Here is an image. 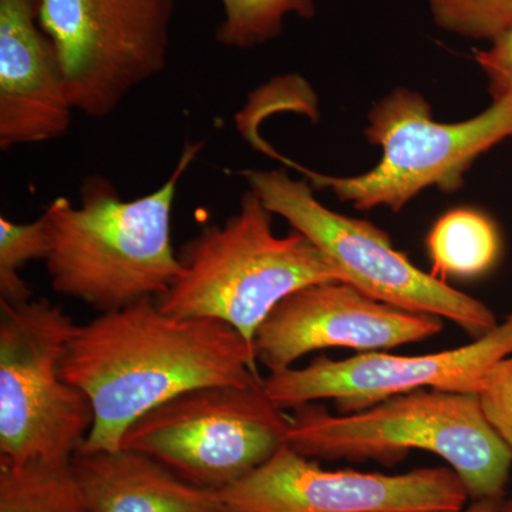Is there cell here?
<instances>
[{
  "mask_svg": "<svg viewBox=\"0 0 512 512\" xmlns=\"http://www.w3.org/2000/svg\"><path fill=\"white\" fill-rule=\"evenodd\" d=\"M62 372L93 406L82 451L119 450L134 421L178 394L264 383L254 348L238 330L220 320L170 315L157 299L79 325Z\"/></svg>",
  "mask_w": 512,
  "mask_h": 512,
  "instance_id": "obj_1",
  "label": "cell"
},
{
  "mask_svg": "<svg viewBox=\"0 0 512 512\" xmlns=\"http://www.w3.org/2000/svg\"><path fill=\"white\" fill-rule=\"evenodd\" d=\"M202 147L187 141L168 180L136 200H123L107 178L93 175L83 181L79 205L66 197L50 202L43 215L53 291L99 313L161 298L183 271L171 241V211Z\"/></svg>",
  "mask_w": 512,
  "mask_h": 512,
  "instance_id": "obj_2",
  "label": "cell"
},
{
  "mask_svg": "<svg viewBox=\"0 0 512 512\" xmlns=\"http://www.w3.org/2000/svg\"><path fill=\"white\" fill-rule=\"evenodd\" d=\"M286 444L313 460L396 464L409 451L443 458L471 500H504L512 451L485 419L477 394L417 390L363 412L332 414L318 403L289 416Z\"/></svg>",
  "mask_w": 512,
  "mask_h": 512,
  "instance_id": "obj_3",
  "label": "cell"
},
{
  "mask_svg": "<svg viewBox=\"0 0 512 512\" xmlns=\"http://www.w3.org/2000/svg\"><path fill=\"white\" fill-rule=\"evenodd\" d=\"M274 214L254 191L244 192L237 214L210 224L178 252L183 271L157 299L180 318L220 320L249 343L285 298L322 282H349L343 269L311 239L292 229L278 237Z\"/></svg>",
  "mask_w": 512,
  "mask_h": 512,
  "instance_id": "obj_4",
  "label": "cell"
},
{
  "mask_svg": "<svg viewBox=\"0 0 512 512\" xmlns=\"http://www.w3.org/2000/svg\"><path fill=\"white\" fill-rule=\"evenodd\" d=\"M365 136L382 148L373 170L355 177H332L308 170L276 153L264 141L259 150L295 168L316 190H329L359 211L386 207L402 211L429 187L453 194L463 187L464 175L481 154L512 137V92L461 123H437L420 93L397 89L370 111Z\"/></svg>",
  "mask_w": 512,
  "mask_h": 512,
  "instance_id": "obj_5",
  "label": "cell"
},
{
  "mask_svg": "<svg viewBox=\"0 0 512 512\" xmlns=\"http://www.w3.org/2000/svg\"><path fill=\"white\" fill-rule=\"evenodd\" d=\"M77 328L47 299L0 301V463H70L86 443L92 403L62 372Z\"/></svg>",
  "mask_w": 512,
  "mask_h": 512,
  "instance_id": "obj_6",
  "label": "cell"
},
{
  "mask_svg": "<svg viewBox=\"0 0 512 512\" xmlns=\"http://www.w3.org/2000/svg\"><path fill=\"white\" fill-rule=\"evenodd\" d=\"M288 414L264 383L198 387L134 421L121 448L156 458L178 477L221 491L248 476L286 444Z\"/></svg>",
  "mask_w": 512,
  "mask_h": 512,
  "instance_id": "obj_7",
  "label": "cell"
},
{
  "mask_svg": "<svg viewBox=\"0 0 512 512\" xmlns=\"http://www.w3.org/2000/svg\"><path fill=\"white\" fill-rule=\"evenodd\" d=\"M242 175L272 214L311 239L370 298L451 320L473 339L500 323L484 302L413 265L382 229L323 207L305 180H292L282 170H247Z\"/></svg>",
  "mask_w": 512,
  "mask_h": 512,
  "instance_id": "obj_8",
  "label": "cell"
},
{
  "mask_svg": "<svg viewBox=\"0 0 512 512\" xmlns=\"http://www.w3.org/2000/svg\"><path fill=\"white\" fill-rule=\"evenodd\" d=\"M73 109L103 119L164 69L174 0H36Z\"/></svg>",
  "mask_w": 512,
  "mask_h": 512,
  "instance_id": "obj_9",
  "label": "cell"
},
{
  "mask_svg": "<svg viewBox=\"0 0 512 512\" xmlns=\"http://www.w3.org/2000/svg\"><path fill=\"white\" fill-rule=\"evenodd\" d=\"M220 495L225 512H458L470 500L448 466L402 474L325 470L288 444Z\"/></svg>",
  "mask_w": 512,
  "mask_h": 512,
  "instance_id": "obj_10",
  "label": "cell"
},
{
  "mask_svg": "<svg viewBox=\"0 0 512 512\" xmlns=\"http://www.w3.org/2000/svg\"><path fill=\"white\" fill-rule=\"evenodd\" d=\"M510 355L512 313L457 349L421 356L367 352L343 360L319 356L311 365L269 373L264 387L282 410L333 400L338 414H352L417 390L477 394L490 370Z\"/></svg>",
  "mask_w": 512,
  "mask_h": 512,
  "instance_id": "obj_11",
  "label": "cell"
},
{
  "mask_svg": "<svg viewBox=\"0 0 512 512\" xmlns=\"http://www.w3.org/2000/svg\"><path fill=\"white\" fill-rule=\"evenodd\" d=\"M443 328V319L376 301L348 282H322L279 303L252 348L258 365L275 373L316 350L384 352L433 338Z\"/></svg>",
  "mask_w": 512,
  "mask_h": 512,
  "instance_id": "obj_12",
  "label": "cell"
},
{
  "mask_svg": "<svg viewBox=\"0 0 512 512\" xmlns=\"http://www.w3.org/2000/svg\"><path fill=\"white\" fill-rule=\"evenodd\" d=\"M73 111L36 0H0V148L66 136Z\"/></svg>",
  "mask_w": 512,
  "mask_h": 512,
  "instance_id": "obj_13",
  "label": "cell"
},
{
  "mask_svg": "<svg viewBox=\"0 0 512 512\" xmlns=\"http://www.w3.org/2000/svg\"><path fill=\"white\" fill-rule=\"evenodd\" d=\"M70 468L92 512H225L220 491L188 483L130 448L80 450Z\"/></svg>",
  "mask_w": 512,
  "mask_h": 512,
  "instance_id": "obj_14",
  "label": "cell"
},
{
  "mask_svg": "<svg viewBox=\"0 0 512 512\" xmlns=\"http://www.w3.org/2000/svg\"><path fill=\"white\" fill-rule=\"evenodd\" d=\"M426 244L437 278H478L497 265L501 254L497 225L474 208L446 212L430 229Z\"/></svg>",
  "mask_w": 512,
  "mask_h": 512,
  "instance_id": "obj_15",
  "label": "cell"
},
{
  "mask_svg": "<svg viewBox=\"0 0 512 512\" xmlns=\"http://www.w3.org/2000/svg\"><path fill=\"white\" fill-rule=\"evenodd\" d=\"M0 512H92L84 503L70 463H0Z\"/></svg>",
  "mask_w": 512,
  "mask_h": 512,
  "instance_id": "obj_16",
  "label": "cell"
},
{
  "mask_svg": "<svg viewBox=\"0 0 512 512\" xmlns=\"http://www.w3.org/2000/svg\"><path fill=\"white\" fill-rule=\"evenodd\" d=\"M224 19L215 32L222 46L248 49L274 39L286 16H315L313 0H220Z\"/></svg>",
  "mask_w": 512,
  "mask_h": 512,
  "instance_id": "obj_17",
  "label": "cell"
},
{
  "mask_svg": "<svg viewBox=\"0 0 512 512\" xmlns=\"http://www.w3.org/2000/svg\"><path fill=\"white\" fill-rule=\"evenodd\" d=\"M49 251V232L45 215L28 224L0 218V301L28 302L32 289L20 276L30 261H45Z\"/></svg>",
  "mask_w": 512,
  "mask_h": 512,
  "instance_id": "obj_18",
  "label": "cell"
},
{
  "mask_svg": "<svg viewBox=\"0 0 512 512\" xmlns=\"http://www.w3.org/2000/svg\"><path fill=\"white\" fill-rule=\"evenodd\" d=\"M477 396L485 419L512 451V355L490 370Z\"/></svg>",
  "mask_w": 512,
  "mask_h": 512,
  "instance_id": "obj_19",
  "label": "cell"
},
{
  "mask_svg": "<svg viewBox=\"0 0 512 512\" xmlns=\"http://www.w3.org/2000/svg\"><path fill=\"white\" fill-rule=\"evenodd\" d=\"M476 60L487 74L493 100L512 92V25L490 49L477 52Z\"/></svg>",
  "mask_w": 512,
  "mask_h": 512,
  "instance_id": "obj_20",
  "label": "cell"
},
{
  "mask_svg": "<svg viewBox=\"0 0 512 512\" xmlns=\"http://www.w3.org/2000/svg\"><path fill=\"white\" fill-rule=\"evenodd\" d=\"M504 500H473L458 512H503Z\"/></svg>",
  "mask_w": 512,
  "mask_h": 512,
  "instance_id": "obj_21",
  "label": "cell"
},
{
  "mask_svg": "<svg viewBox=\"0 0 512 512\" xmlns=\"http://www.w3.org/2000/svg\"><path fill=\"white\" fill-rule=\"evenodd\" d=\"M503 512H512V498H511V500H505V498H504Z\"/></svg>",
  "mask_w": 512,
  "mask_h": 512,
  "instance_id": "obj_22",
  "label": "cell"
}]
</instances>
